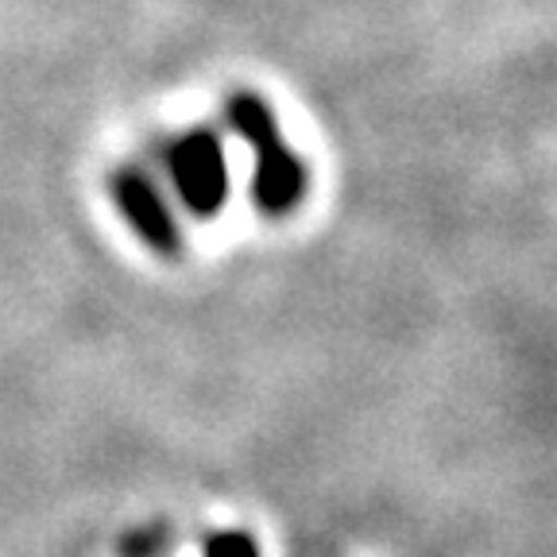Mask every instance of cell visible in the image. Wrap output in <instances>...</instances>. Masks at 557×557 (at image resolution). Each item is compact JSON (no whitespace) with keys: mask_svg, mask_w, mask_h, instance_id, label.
I'll use <instances>...</instances> for the list:
<instances>
[{"mask_svg":"<svg viewBox=\"0 0 557 557\" xmlns=\"http://www.w3.org/2000/svg\"><path fill=\"white\" fill-rule=\"evenodd\" d=\"M228 124L256 148V201L268 213H287L306 194V166L283 144L271 109L256 94H236L228 101Z\"/></svg>","mask_w":557,"mask_h":557,"instance_id":"6da1fadb","label":"cell"},{"mask_svg":"<svg viewBox=\"0 0 557 557\" xmlns=\"http://www.w3.org/2000/svg\"><path fill=\"white\" fill-rule=\"evenodd\" d=\"M171 174L194 213H213L228 194V166L213 132H190L171 148Z\"/></svg>","mask_w":557,"mask_h":557,"instance_id":"7a4b0ae2","label":"cell"},{"mask_svg":"<svg viewBox=\"0 0 557 557\" xmlns=\"http://www.w3.org/2000/svg\"><path fill=\"white\" fill-rule=\"evenodd\" d=\"M116 201L132 218V225L148 236L156 248H171L174 244V225L166 218V206L159 201V194L151 190V183H144L139 174H121L116 178Z\"/></svg>","mask_w":557,"mask_h":557,"instance_id":"3957f363","label":"cell"},{"mask_svg":"<svg viewBox=\"0 0 557 557\" xmlns=\"http://www.w3.org/2000/svg\"><path fill=\"white\" fill-rule=\"evenodd\" d=\"M209 557H256V542L248 534H221L209 542Z\"/></svg>","mask_w":557,"mask_h":557,"instance_id":"277c9868","label":"cell"}]
</instances>
